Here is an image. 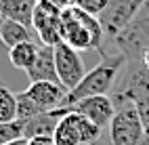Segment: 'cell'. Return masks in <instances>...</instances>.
I'll list each match as a JSON object with an SVG mask.
<instances>
[{
	"mask_svg": "<svg viewBox=\"0 0 149 145\" xmlns=\"http://www.w3.org/2000/svg\"><path fill=\"white\" fill-rule=\"evenodd\" d=\"M67 112H69V107H57V109H48V112H42V114L34 116V118H29L27 122H23L21 137L25 141L34 139V137H53L59 120Z\"/></svg>",
	"mask_w": 149,
	"mask_h": 145,
	"instance_id": "7c38bea8",
	"label": "cell"
},
{
	"mask_svg": "<svg viewBox=\"0 0 149 145\" xmlns=\"http://www.w3.org/2000/svg\"><path fill=\"white\" fill-rule=\"evenodd\" d=\"M15 97H17V122L23 124V122H27L29 118L42 114V109L38 107V105L29 99V97H25L23 91H21V93H15Z\"/></svg>",
	"mask_w": 149,
	"mask_h": 145,
	"instance_id": "ac0fdd59",
	"label": "cell"
},
{
	"mask_svg": "<svg viewBox=\"0 0 149 145\" xmlns=\"http://www.w3.org/2000/svg\"><path fill=\"white\" fill-rule=\"evenodd\" d=\"M0 40H2V44L6 48H13L21 42L34 40V34L23 23L13 21V19H2V23H0Z\"/></svg>",
	"mask_w": 149,
	"mask_h": 145,
	"instance_id": "9a60e30c",
	"label": "cell"
},
{
	"mask_svg": "<svg viewBox=\"0 0 149 145\" xmlns=\"http://www.w3.org/2000/svg\"><path fill=\"white\" fill-rule=\"evenodd\" d=\"M21 130L23 124L21 122H8V124H0V145H6L15 139H21Z\"/></svg>",
	"mask_w": 149,
	"mask_h": 145,
	"instance_id": "d6986e66",
	"label": "cell"
},
{
	"mask_svg": "<svg viewBox=\"0 0 149 145\" xmlns=\"http://www.w3.org/2000/svg\"><path fill=\"white\" fill-rule=\"evenodd\" d=\"M23 93L42 112L63 107V99L67 95V91L63 89V86L61 84H55V82H29V86Z\"/></svg>",
	"mask_w": 149,
	"mask_h": 145,
	"instance_id": "8fae6325",
	"label": "cell"
},
{
	"mask_svg": "<svg viewBox=\"0 0 149 145\" xmlns=\"http://www.w3.org/2000/svg\"><path fill=\"white\" fill-rule=\"evenodd\" d=\"M32 27L36 30L42 44L55 46L61 42V11L48 6L44 2H38L34 8Z\"/></svg>",
	"mask_w": 149,
	"mask_h": 145,
	"instance_id": "9c48e42d",
	"label": "cell"
},
{
	"mask_svg": "<svg viewBox=\"0 0 149 145\" xmlns=\"http://www.w3.org/2000/svg\"><path fill=\"white\" fill-rule=\"evenodd\" d=\"M143 65H145L147 70H149V48H147V51L143 53Z\"/></svg>",
	"mask_w": 149,
	"mask_h": 145,
	"instance_id": "cb8c5ba5",
	"label": "cell"
},
{
	"mask_svg": "<svg viewBox=\"0 0 149 145\" xmlns=\"http://www.w3.org/2000/svg\"><path fill=\"white\" fill-rule=\"evenodd\" d=\"M61 42L72 46L74 51H103L105 34L99 23V17H93L78 6L61 11Z\"/></svg>",
	"mask_w": 149,
	"mask_h": 145,
	"instance_id": "7a4b0ae2",
	"label": "cell"
},
{
	"mask_svg": "<svg viewBox=\"0 0 149 145\" xmlns=\"http://www.w3.org/2000/svg\"><path fill=\"white\" fill-rule=\"evenodd\" d=\"M53 48H55V70H57L59 84L69 93L86 74L84 61H82L80 53L74 51L72 46H67L65 42H59Z\"/></svg>",
	"mask_w": 149,
	"mask_h": 145,
	"instance_id": "52a82bcc",
	"label": "cell"
},
{
	"mask_svg": "<svg viewBox=\"0 0 149 145\" xmlns=\"http://www.w3.org/2000/svg\"><path fill=\"white\" fill-rule=\"evenodd\" d=\"M0 23H2V17H0ZM0 51H4V44H2V40H0Z\"/></svg>",
	"mask_w": 149,
	"mask_h": 145,
	"instance_id": "484cf974",
	"label": "cell"
},
{
	"mask_svg": "<svg viewBox=\"0 0 149 145\" xmlns=\"http://www.w3.org/2000/svg\"><path fill=\"white\" fill-rule=\"evenodd\" d=\"M109 141L111 145H141L143 139V124L132 103L116 105V114L109 122Z\"/></svg>",
	"mask_w": 149,
	"mask_h": 145,
	"instance_id": "8992f818",
	"label": "cell"
},
{
	"mask_svg": "<svg viewBox=\"0 0 149 145\" xmlns=\"http://www.w3.org/2000/svg\"><path fill=\"white\" fill-rule=\"evenodd\" d=\"M124 65H126V57L124 55H120V53H105L103 51L101 53V61H99L93 70H88L82 76V80L65 95L63 107H72L74 103L86 99V97L109 95Z\"/></svg>",
	"mask_w": 149,
	"mask_h": 145,
	"instance_id": "6da1fadb",
	"label": "cell"
},
{
	"mask_svg": "<svg viewBox=\"0 0 149 145\" xmlns=\"http://www.w3.org/2000/svg\"><path fill=\"white\" fill-rule=\"evenodd\" d=\"M27 145H57L53 141V137H34V139H27Z\"/></svg>",
	"mask_w": 149,
	"mask_h": 145,
	"instance_id": "603a6c76",
	"label": "cell"
},
{
	"mask_svg": "<svg viewBox=\"0 0 149 145\" xmlns=\"http://www.w3.org/2000/svg\"><path fill=\"white\" fill-rule=\"evenodd\" d=\"M38 48H40V44L34 42V40L21 42V44H17L13 48H8V61H11V65L17 67V70L27 72L29 67L34 65L36 57H38Z\"/></svg>",
	"mask_w": 149,
	"mask_h": 145,
	"instance_id": "2e32d148",
	"label": "cell"
},
{
	"mask_svg": "<svg viewBox=\"0 0 149 145\" xmlns=\"http://www.w3.org/2000/svg\"><path fill=\"white\" fill-rule=\"evenodd\" d=\"M69 109L88 118L99 128H107L116 114V105L109 95H97V97H86V99L74 103Z\"/></svg>",
	"mask_w": 149,
	"mask_h": 145,
	"instance_id": "30bf717a",
	"label": "cell"
},
{
	"mask_svg": "<svg viewBox=\"0 0 149 145\" xmlns=\"http://www.w3.org/2000/svg\"><path fill=\"white\" fill-rule=\"evenodd\" d=\"M6 145H27V141L21 137V139H15V141H11V143H6Z\"/></svg>",
	"mask_w": 149,
	"mask_h": 145,
	"instance_id": "d4e9b609",
	"label": "cell"
},
{
	"mask_svg": "<svg viewBox=\"0 0 149 145\" xmlns=\"http://www.w3.org/2000/svg\"><path fill=\"white\" fill-rule=\"evenodd\" d=\"M38 2H44L48 6L57 8V11H65L69 6H76V0H38Z\"/></svg>",
	"mask_w": 149,
	"mask_h": 145,
	"instance_id": "7402d4cb",
	"label": "cell"
},
{
	"mask_svg": "<svg viewBox=\"0 0 149 145\" xmlns=\"http://www.w3.org/2000/svg\"><path fill=\"white\" fill-rule=\"evenodd\" d=\"M17 120V97L6 86H0V124Z\"/></svg>",
	"mask_w": 149,
	"mask_h": 145,
	"instance_id": "e0dca14e",
	"label": "cell"
},
{
	"mask_svg": "<svg viewBox=\"0 0 149 145\" xmlns=\"http://www.w3.org/2000/svg\"><path fill=\"white\" fill-rule=\"evenodd\" d=\"M38 0H0V17L13 19L27 27H32V17Z\"/></svg>",
	"mask_w": 149,
	"mask_h": 145,
	"instance_id": "5bb4252c",
	"label": "cell"
},
{
	"mask_svg": "<svg viewBox=\"0 0 149 145\" xmlns=\"http://www.w3.org/2000/svg\"><path fill=\"white\" fill-rule=\"evenodd\" d=\"M111 42L128 63L143 61V53L149 48V0H145L139 13L113 36Z\"/></svg>",
	"mask_w": 149,
	"mask_h": 145,
	"instance_id": "3957f363",
	"label": "cell"
},
{
	"mask_svg": "<svg viewBox=\"0 0 149 145\" xmlns=\"http://www.w3.org/2000/svg\"><path fill=\"white\" fill-rule=\"evenodd\" d=\"M107 2H109V0H76V6L80 8V11L93 15V17H99L105 11Z\"/></svg>",
	"mask_w": 149,
	"mask_h": 145,
	"instance_id": "ffe728a7",
	"label": "cell"
},
{
	"mask_svg": "<svg viewBox=\"0 0 149 145\" xmlns=\"http://www.w3.org/2000/svg\"><path fill=\"white\" fill-rule=\"evenodd\" d=\"M103 135V128H99L88 118L69 109L59 120L53 141L57 145H95Z\"/></svg>",
	"mask_w": 149,
	"mask_h": 145,
	"instance_id": "5b68a950",
	"label": "cell"
},
{
	"mask_svg": "<svg viewBox=\"0 0 149 145\" xmlns=\"http://www.w3.org/2000/svg\"><path fill=\"white\" fill-rule=\"evenodd\" d=\"M145 0H109L105 11L99 15V23L103 27L105 40H113V36L139 13Z\"/></svg>",
	"mask_w": 149,
	"mask_h": 145,
	"instance_id": "ba28073f",
	"label": "cell"
},
{
	"mask_svg": "<svg viewBox=\"0 0 149 145\" xmlns=\"http://www.w3.org/2000/svg\"><path fill=\"white\" fill-rule=\"evenodd\" d=\"M25 74H27L29 82H55V84H59L57 70H55V48L48 44H40L34 65Z\"/></svg>",
	"mask_w": 149,
	"mask_h": 145,
	"instance_id": "4fadbf2b",
	"label": "cell"
},
{
	"mask_svg": "<svg viewBox=\"0 0 149 145\" xmlns=\"http://www.w3.org/2000/svg\"><path fill=\"white\" fill-rule=\"evenodd\" d=\"M109 97H111L113 105L134 103L139 99L149 97V70L143 65V61H134V63L126 61Z\"/></svg>",
	"mask_w": 149,
	"mask_h": 145,
	"instance_id": "277c9868",
	"label": "cell"
},
{
	"mask_svg": "<svg viewBox=\"0 0 149 145\" xmlns=\"http://www.w3.org/2000/svg\"><path fill=\"white\" fill-rule=\"evenodd\" d=\"M132 105H134V109L139 114V120H141V124H143V130L149 132V97L134 101Z\"/></svg>",
	"mask_w": 149,
	"mask_h": 145,
	"instance_id": "44dd1931",
	"label": "cell"
}]
</instances>
